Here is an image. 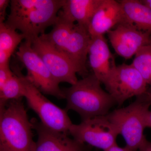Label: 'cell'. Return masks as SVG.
Wrapping results in <instances>:
<instances>
[{
  "instance_id": "603a6c76",
  "label": "cell",
  "mask_w": 151,
  "mask_h": 151,
  "mask_svg": "<svg viewBox=\"0 0 151 151\" xmlns=\"http://www.w3.org/2000/svg\"><path fill=\"white\" fill-rule=\"evenodd\" d=\"M107 151H131L127 147L122 148L119 147L118 145H116L108 149Z\"/></svg>"
},
{
  "instance_id": "7a4b0ae2",
  "label": "cell",
  "mask_w": 151,
  "mask_h": 151,
  "mask_svg": "<svg viewBox=\"0 0 151 151\" xmlns=\"http://www.w3.org/2000/svg\"><path fill=\"white\" fill-rule=\"evenodd\" d=\"M101 83L92 73L70 87L63 89L67 103L65 110L76 112L82 121L108 115L116 103L103 90Z\"/></svg>"
},
{
  "instance_id": "7402d4cb",
  "label": "cell",
  "mask_w": 151,
  "mask_h": 151,
  "mask_svg": "<svg viewBox=\"0 0 151 151\" xmlns=\"http://www.w3.org/2000/svg\"><path fill=\"white\" fill-rule=\"evenodd\" d=\"M145 122L146 128H151V111L150 110L146 113Z\"/></svg>"
},
{
  "instance_id": "30bf717a",
  "label": "cell",
  "mask_w": 151,
  "mask_h": 151,
  "mask_svg": "<svg viewBox=\"0 0 151 151\" xmlns=\"http://www.w3.org/2000/svg\"><path fill=\"white\" fill-rule=\"evenodd\" d=\"M31 42L33 49L40 57L58 84L66 82L72 85L77 82L78 70L65 55L40 36Z\"/></svg>"
},
{
  "instance_id": "3957f363",
  "label": "cell",
  "mask_w": 151,
  "mask_h": 151,
  "mask_svg": "<svg viewBox=\"0 0 151 151\" xmlns=\"http://www.w3.org/2000/svg\"><path fill=\"white\" fill-rule=\"evenodd\" d=\"M32 129L22 99L0 105V151H35Z\"/></svg>"
},
{
  "instance_id": "52a82bcc",
  "label": "cell",
  "mask_w": 151,
  "mask_h": 151,
  "mask_svg": "<svg viewBox=\"0 0 151 151\" xmlns=\"http://www.w3.org/2000/svg\"><path fill=\"white\" fill-rule=\"evenodd\" d=\"M103 84L119 106L129 98L139 97L148 92L147 84L131 64L116 65Z\"/></svg>"
},
{
  "instance_id": "44dd1931",
  "label": "cell",
  "mask_w": 151,
  "mask_h": 151,
  "mask_svg": "<svg viewBox=\"0 0 151 151\" xmlns=\"http://www.w3.org/2000/svg\"><path fill=\"white\" fill-rule=\"evenodd\" d=\"M11 1L0 0V23H4L6 19V9Z\"/></svg>"
},
{
  "instance_id": "2e32d148",
  "label": "cell",
  "mask_w": 151,
  "mask_h": 151,
  "mask_svg": "<svg viewBox=\"0 0 151 151\" xmlns=\"http://www.w3.org/2000/svg\"><path fill=\"white\" fill-rule=\"evenodd\" d=\"M124 10L126 22L138 29L151 33V10L138 0L119 1Z\"/></svg>"
},
{
  "instance_id": "d6986e66",
  "label": "cell",
  "mask_w": 151,
  "mask_h": 151,
  "mask_svg": "<svg viewBox=\"0 0 151 151\" xmlns=\"http://www.w3.org/2000/svg\"><path fill=\"white\" fill-rule=\"evenodd\" d=\"M131 64L151 88V46L141 48L135 55Z\"/></svg>"
},
{
  "instance_id": "e0dca14e",
  "label": "cell",
  "mask_w": 151,
  "mask_h": 151,
  "mask_svg": "<svg viewBox=\"0 0 151 151\" xmlns=\"http://www.w3.org/2000/svg\"><path fill=\"white\" fill-rule=\"evenodd\" d=\"M25 40L23 35L0 23V66L9 64L11 55L22 41Z\"/></svg>"
},
{
  "instance_id": "4fadbf2b",
  "label": "cell",
  "mask_w": 151,
  "mask_h": 151,
  "mask_svg": "<svg viewBox=\"0 0 151 151\" xmlns=\"http://www.w3.org/2000/svg\"><path fill=\"white\" fill-rule=\"evenodd\" d=\"M124 22L126 18L119 1L102 0L91 19L88 30L91 38L103 36Z\"/></svg>"
},
{
  "instance_id": "ba28073f",
  "label": "cell",
  "mask_w": 151,
  "mask_h": 151,
  "mask_svg": "<svg viewBox=\"0 0 151 151\" xmlns=\"http://www.w3.org/2000/svg\"><path fill=\"white\" fill-rule=\"evenodd\" d=\"M16 55L27 70V76L29 80L42 93L59 100L65 99L59 84L55 80L40 57L33 49L30 41L25 40L22 42Z\"/></svg>"
},
{
  "instance_id": "5bb4252c",
  "label": "cell",
  "mask_w": 151,
  "mask_h": 151,
  "mask_svg": "<svg viewBox=\"0 0 151 151\" xmlns=\"http://www.w3.org/2000/svg\"><path fill=\"white\" fill-rule=\"evenodd\" d=\"M88 56L93 74L101 83H104L116 66L104 35L91 38Z\"/></svg>"
},
{
  "instance_id": "8fae6325",
  "label": "cell",
  "mask_w": 151,
  "mask_h": 151,
  "mask_svg": "<svg viewBox=\"0 0 151 151\" xmlns=\"http://www.w3.org/2000/svg\"><path fill=\"white\" fill-rule=\"evenodd\" d=\"M107 33L115 52L125 59L135 56L144 47L151 46V33L129 23L120 24Z\"/></svg>"
},
{
  "instance_id": "7c38bea8",
  "label": "cell",
  "mask_w": 151,
  "mask_h": 151,
  "mask_svg": "<svg viewBox=\"0 0 151 151\" xmlns=\"http://www.w3.org/2000/svg\"><path fill=\"white\" fill-rule=\"evenodd\" d=\"M31 122L37 135L35 151H85V144L69 137L68 134L50 129L36 119Z\"/></svg>"
},
{
  "instance_id": "8992f818",
  "label": "cell",
  "mask_w": 151,
  "mask_h": 151,
  "mask_svg": "<svg viewBox=\"0 0 151 151\" xmlns=\"http://www.w3.org/2000/svg\"><path fill=\"white\" fill-rule=\"evenodd\" d=\"M24 97L28 107L39 117L41 123L50 129L69 134L73 125L67 111L50 102L29 80L24 78Z\"/></svg>"
},
{
  "instance_id": "cb8c5ba5",
  "label": "cell",
  "mask_w": 151,
  "mask_h": 151,
  "mask_svg": "<svg viewBox=\"0 0 151 151\" xmlns=\"http://www.w3.org/2000/svg\"><path fill=\"white\" fill-rule=\"evenodd\" d=\"M139 151H151V142L147 141L146 144L139 150Z\"/></svg>"
},
{
  "instance_id": "9a60e30c",
  "label": "cell",
  "mask_w": 151,
  "mask_h": 151,
  "mask_svg": "<svg viewBox=\"0 0 151 151\" xmlns=\"http://www.w3.org/2000/svg\"><path fill=\"white\" fill-rule=\"evenodd\" d=\"M102 0H64L58 19L84 26L88 29L93 14Z\"/></svg>"
},
{
  "instance_id": "ac0fdd59",
  "label": "cell",
  "mask_w": 151,
  "mask_h": 151,
  "mask_svg": "<svg viewBox=\"0 0 151 151\" xmlns=\"http://www.w3.org/2000/svg\"><path fill=\"white\" fill-rule=\"evenodd\" d=\"M19 69V67L14 68L12 77L0 89V105L10 100H21L24 97L25 76Z\"/></svg>"
},
{
  "instance_id": "ffe728a7",
  "label": "cell",
  "mask_w": 151,
  "mask_h": 151,
  "mask_svg": "<svg viewBox=\"0 0 151 151\" xmlns=\"http://www.w3.org/2000/svg\"><path fill=\"white\" fill-rule=\"evenodd\" d=\"M13 73L9 64L0 66V89H2Z\"/></svg>"
},
{
  "instance_id": "d4e9b609",
  "label": "cell",
  "mask_w": 151,
  "mask_h": 151,
  "mask_svg": "<svg viewBox=\"0 0 151 151\" xmlns=\"http://www.w3.org/2000/svg\"><path fill=\"white\" fill-rule=\"evenodd\" d=\"M143 95L146 101L151 105V90L148 91L146 94Z\"/></svg>"
},
{
  "instance_id": "277c9868",
  "label": "cell",
  "mask_w": 151,
  "mask_h": 151,
  "mask_svg": "<svg viewBox=\"0 0 151 151\" xmlns=\"http://www.w3.org/2000/svg\"><path fill=\"white\" fill-rule=\"evenodd\" d=\"M40 37L70 60L83 78L89 74L86 61L91 37L87 28L57 18L53 29Z\"/></svg>"
},
{
  "instance_id": "6da1fadb",
  "label": "cell",
  "mask_w": 151,
  "mask_h": 151,
  "mask_svg": "<svg viewBox=\"0 0 151 151\" xmlns=\"http://www.w3.org/2000/svg\"><path fill=\"white\" fill-rule=\"evenodd\" d=\"M63 2L64 0H12L10 13L4 23L19 30L24 40L31 41L55 24Z\"/></svg>"
},
{
  "instance_id": "9c48e42d",
  "label": "cell",
  "mask_w": 151,
  "mask_h": 151,
  "mask_svg": "<svg viewBox=\"0 0 151 151\" xmlns=\"http://www.w3.org/2000/svg\"><path fill=\"white\" fill-rule=\"evenodd\" d=\"M69 134L80 142L104 151L117 144L116 139L120 134L118 128L107 115L86 119L78 124H73Z\"/></svg>"
},
{
  "instance_id": "5b68a950",
  "label": "cell",
  "mask_w": 151,
  "mask_h": 151,
  "mask_svg": "<svg viewBox=\"0 0 151 151\" xmlns=\"http://www.w3.org/2000/svg\"><path fill=\"white\" fill-rule=\"evenodd\" d=\"M143 95L137 97L127 107L116 109L107 115L124 138L125 147L131 151L139 150L147 141L144 134L146 128L145 120L151 105Z\"/></svg>"
}]
</instances>
